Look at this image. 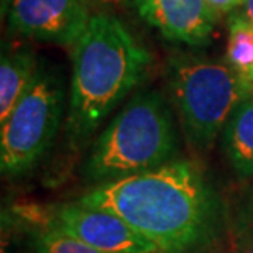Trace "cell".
I'll return each instance as SVG.
<instances>
[{
    "mask_svg": "<svg viewBox=\"0 0 253 253\" xmlns=\"http://www.w3.org/2000/svg\"><path fill=\"white\" fill-rule=\"evenodd\" d=\"M79 202L122 217L163 253L204 250L220 227L219 197L201 166L188 160L97 184Z\"/></svg>",
    "mask_w": 253,
    "mask_h": 253,
    "instance_id": "6da1fadb",
    "label": "cell"
},
{
    "mask_svg": "<svg viewBox=\"0 0 253 253\" xmlns=\"http://www.w3.org/2000/svg\"><path fill=\"white\" fill-rule=\"evenodd\" d=\"M151 56L126 25L95 12L73 46V78L66 131L81 146L105 117L141 83Z\"/></svg>",
    "mask_w": 253,
    "mask_h": 253,
    "instance_id": "7a4b0ae2",
    "label": "cell"
},
{
    "mask_svg": "<svg viewBox=\"0 0 253 253\" xmlns=\"http://www.w3.org/2000/svg\"><path fill=\"white\" fill-rule=\"evenodd\" d=\"M178 148L171 110L156 90L131 97L94 141L84 165L85 179L104 184L156 169Z\"/></svg>",
    "mask_w": 253,
    "mask_h": 253,
    "instance_id": "3957f363",
    "label": "cell"
},
{
    "mask_svg": "<svg viewBox=\"0 0 253 253\" xmlns=\"http://www.w3.org/2000/svg\"><path fill=\"white\" fill-rule=\"evenodd\" d=\"M168 92L178 110L188 143L209 151L234 112L253 85L227 61L176 54L166 66Z\"/></svg>",
    "mask_w": 253,
    "mask_h": 253,
    "instance_id": "277c9868",
    "label": "cell"
},
{
    "mask_svg": "<svg viewBox=\"0 0 253 253\" xmlns=\"http://www.w3.org/2000/svg\"><path fill=\"white\" fill-rule=\"evenodd\" d=\"M61 78L40 66L33 81L0 124V169L15 178L42 160L58 135L63 117Z\"/></svg>",
    "mask_w": 253,
    "mask_h": 253,
    "instance_id": "5b68a950",
    "label": "cell"
},
{
    "mask_svg": "<svg viewBox=\"0 0 253 253\" xmlns=\"http://www.w3.org/2000/svg\"><path fill=\"white\" fill-rule=\"evenodd\" d=\"M89 0H2L8 30L40 43L74 46L92 18Z\"/></svg>",
    "mask_w": 253,
    "mask_h": 253,
    "instance_id": "8992f818",
    "label": "cell"
},
{
    "mask_svg": "<svg viewBox=\"0 0 253 253\" xmlns=\"http://www.w3.org/2000/svg\"><path fill=\"white\" fill-rule=\"evenodd\" d=\"M48 215V224L102 253H160L151 242L114 212L78 201L54 206Z\"/></svg>",
    "mask_w": 253,
    "mask_h": 253,
    "instance_id": "52a82bcc",
    "label": "cell"
},
{
    "mask_svg": "<svg viewBox=\"0 0 253 253\" xmlns=\"http://www.w3.org/2000/svg\"><path fill=\"white\" fill-rule=\"evenodd\" d=\"M138 17L161 37L188 46H204L219 20L206 0H130Z\"/></svg>",
    "mask_w": 253,
    "mask_h": 253,
    "instance_id": "ba28073f",
    "label": "cell"
},
{
    "mask_svg": "<svg viewBox=\"0 0 253 253\" xmlns=\"http://www.w3.org/2000/svg\"><path fill=\"white\" fill-rule=\"evenodd\" d=\"M222 148L242 181L253 179V90L237 104L222 131Z\"/></svg>",
    "mask_w": 253,
    "mask_h": 253,
    "instance_id": "9c48e42d",
    "label": "cell"
},
{
    "mask_svg": "<svg viewBox=\"0 0 253 253\" xmlns=\"http://www.w3.org/2000/svg\"><path fill=\"white\" fill-rule=\"evenodd\" d=\"M37 56L30 49L2 54L0 61V124L8 117L38 71Z\"/></svg>",
    "mask_w": 253,
    "mask_h": 253,
    "instance_id": "30bf717a",
    "label": "cell"
},
{
    "mask_svg": "<svg viewBox=\"0 0 253 253\" xmlns=\"http://www.w3.org/2000/svg\"><path fill=\"white\" fill-rule=\"evenodd\" d=\"M225 53V61L253 85V23L242 12L229 18Z\"/></svg>",
    "mask_w": 253,
    "mask_h": 253,
    "instance_id": "8fae6325",
    "label": "cell"
},
{
    "mask_svg": "<svg viewBox=\"0 0 253 253\" xmlns=\"http://www.w3.org/2000/svg\"><path fill=\"white\" fill-rule=\"evenodd\" d=\"M35 253H102L51 224L35 234Z\"/></svg>",
    "mask_w": 253,
    "mask_h": 253,
    "instance_id": "7c38bea8",
    "label": "cell"
},
{
    "mask_svg": "<svg viewBox=\"0 0 253 253\" xmlns=\"http://www.w3.org/2000/svg\"><path fill=\"white\" fill-rule=\"evenodd\" d=\"M240 230L245 237L253 235V188L250 194L245 197L244 209L240 212Z\"/></svg>",
    "mask_w": 253,
    "mask_h": 253,
    "instance_id": "4fadbf2b",
    "label": "cell"
},
{
    "mask_svg": "<svg viewBox=\"0 0 253 253\" xmlns=\"http://www.w3.org/2000/svg\"><path fill=\"white\" fill-rule=\"evenodd\" d=\"M206 2L220 17V15L232 13L239 7H244L245 0H206Z\"/></svg>",
    "mask_w": 253,
    "mask_h": 253,
    "instance_id": "5bb4252c",
    "label": "cell"
},
{
    "mask_svg": "<svg viewBox=\"0 0 253 253\" xmlns=\"http://www.w3.org/2000/svg\"><path fill=\"white\" fill-rule=\"evenodd\" d=\"M94 8H100V12H110V10H117L130 3V0H89Z\"/></svg>",
    "mask_w": 253,
    "mask_h": 253,
    "instance_id": "9a60e30c",
    "label": "cell"
},
{
    "mask_svg": "<svg viewBox=\"0 0 253 253\" xmlns=\"http://www.w3.org/2000/svg\"><path fill=\"white\" fill-rule=\"evenodd\" d=\"M242 13L253 23V0H245L244 7H242Z\"/></svg>",
    "mask_w": 253,
    "mask_h": 253,
    "instance_id": "2e32d148",
    "label": "cell"
},
{
    "mask_svg": "<svg viewBox=\"0 0 253 253\" xmlns=\"http://www.w3.org/2000/svg\"><path fill=\"white\" fill-rule=\"evenodd\" d=\"M240 253H253V235L245 237V244L242 245Z\"/></svg>",
    "mask_w": 253,
    "mask_h": 253,
    "instance_id": "e0dca14e",
    "label": "cell"
},
{
    "mask_svg": "<svg viewBox=\"0 0 253 253\" xmlns=\"http://www.w3.org/2000/svg\"><path fill=\"white\" fill-rule=\"evenodd\" d=\"M160 253H163V252H160Z\"/></svg>",
    "mask_w": 253,
    "mask_h": 253,
    "instance_id": "ac0fdd59",
    "label": "cell"
}]
</instances>
